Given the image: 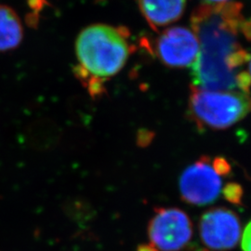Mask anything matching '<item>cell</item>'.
<instances>
[{
	"instance_id": "obj_1",
	"label": "cell",
	"mask_w": 251,
	"mask_h": 251,
	"mask_svg": "<svg viewBox=\"0 0 251 251\" xmlns=\"http://www.w3.org/2000/svg\"><path fill=\"white\" fill-rule=\"evenodd\" d=\"M190 22L199 44L191 69L192 87L251 93L250 74L242 69L251 55L241 40L251 41V19L245 18L242 3L202 4L193 11Z\"/></svg>"
},
{
	"instance_id": "obj_2",
	"label": "cell",
	"mask_w": 251,
	"mask_h": 251,
	"mask_svg": "<svg viewBox=\"0 0 251 251\" xmlns=\"http://www.w3.org/2000/svg\"><path fill=\"white\" fill-rule=\"evenodd\" d=\"M124 27L93 25L81 31L75 42L78 76L95 95L101 83L117 75L132 51Z\"/></svg>"
},
{
	"instance_id": "obj_3",
	"label": "cell",
	"mask_w": 251,
	"mask_h": 251,
	"mask_svg": "<svg viewBox=\"0 0 251 251\" xmlns=\"http://www.w3.org/2000/svg\"><path fill=\"white\" fill-rule=\"evenodd\" d=\"M251 113V93L211 91L191 87L188 116L199 129H226Z\"/></svg>"
},
{
	"instance_id": "obj_4",
	"label": "cell",
	"mask_w": 251,
	"mask_h": 251,
	"mask_svg": "<svg viewBox=\"0 0 251 251\" xmlns=\"http://www.w3.org/2000/svg\"><path fill=\"white\" fill-rule=\"evenodd\" d=\"M148 236L157 251H180L192 239L193 224L178 207H160L149 222Z\"/></svg>"
},
{
	"instance_id": "obj_5",
	"label": "cell",
	"mask_w": 251,
	"mask_h": 251,
	"mask_svg": "<svg viewBox=\"0 0 251 251\" xmlns=\"http://www.w3.org/2000/svg\"><path fill=\"white\" fill-rule=\"evenodd\" d=\"M181 199L190 205L206 206L219 198L223 189V176L216 171L212 159L202 156L180 175Z\"/></svg>"
},
{
	"instance_id": "obj_6",
	"label": "cell",
	"mask_w": 251,
	"mask_h": 251,
	"mask_svg": "<svg viewBox=\"0 0 251 251\" xmlns=\"http://www.w3.org/2000/svg\"><path fill=\"white\" fill-rule=\"evenodd\" d=\"M199 235L204 246L213 251H227L236 247L241 237V222L235 212L214 207L199 220Z\"/></svg>"
},
{
	"instance_id": "obj_7",
	"label": "cell",
	"mask_w": 251,
	"mask_h": 251,
	"mask_svg": "<svg viewBox=\"0 0 251 251\" xmlns=\"http://www.w3.org/2000/svg\"><path fill=\"white\" fill-rule=\"evenodd\" d=\"M154 50L163 64L170 68H185L198 58V38L186 27L174 26L165 30L156 38Z\"/></svg>"
},
{
	"instance_id": "obj_8",
	"label": "cell",
	"mask_w": 251,
	"mask_h": 251,
	"mask_svg": "<svg viewBox=\"0 0 251 251\" xmlns=\"http://www.w3.org/2000/svg\"><path fill=\"white\" fill-rule=\"evenodd\" d=\"M139 8L154 31L177 22L183 14L186 0H138Z\"/></svg>"
},
{
	"instance_id": "obj_9",
	"label": "cell",
	"mask_w": 251,
	"mask_h": 251,
	"mask_svg": "<svg viewBox=\"0 0 251 251\" xmlns=\"http://www.w3.org/2000/svg\"><path fill=\"white\" fill-rule=\"evenodd\" d=\"M24 38V28L14 9L0 4V52L17 48Z\"/></svg>"
},
{
	"instance_id": "obj_10",
	"label": "cell",
	"mask_w": 251,
	"mask_h": 251,
	"mask_svg": "<svg viewBox=\"0 0 251 251\" xmlns=\"http://www.w3.org/2000/svg\"><path fill=\"white\" fill-rule=\"evenodd\" d=\"M225 199L233 204H240L242 201V187L238 183L229 182L223 191Z\"/></svg>"
},
{
	"instance_id": "obj_11",
	"label": "cell",
	"mask_w": 251,
	"mask_h": 251,
	"mask_svg": "<svg viewBox=\"0 0 251 251\" xmlns=\"http://www.w3.org/2000/svg\"><path fill=\"white\" fill-rule=\"evenodd\" d=\"M241 247L243 251H251V221L244 230Z\"/></svg>"
},
{
	"instance_id": "obj_12",
	"label": "cell",
	"mask_w": 251,
	"mask_h": 251,
	"mask_svg": "<svg viewBox=\"0 0 251 251\" xmlns=\"http://www.w3.org/2000/svg\"><path fill=\"white\" fill-rule=\"evenodd\" d=\"M137 251H157L153 247H152V245H150V244H144V245H141V246H139L138 247V249H137Z\"/></svg>"
},
{
	"instance_id": "obj_13",
	"label": "cell",
	"mask_w": 251,
	"mask_h": 251,
	"mask_svg": "<svg viewBox=\"0 0 251 251\" xmlns=\"http://www.w3.org/2000/svg\"><path fill=\"white\" fill-rule=\"evenodd\" d=\"M206 3L205 4H222V3H226L229 0H203Z\"/></svg>"
},
{
	"instance_id": "obj_14",
	"label": "cell",
	"mask_w": 251,
	"mask_h": 251,
	"mask_svg": "<svg viewBox=\"0 0 251 251\" xmlns=\"http://www.w3.org/2000/svg\"><path fill=\"white\" fill-rule=\"evenodd\" d=\"M249 74H250V76H251V57L250 62H249Z\"/></svg>"
}]
</instances>
